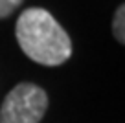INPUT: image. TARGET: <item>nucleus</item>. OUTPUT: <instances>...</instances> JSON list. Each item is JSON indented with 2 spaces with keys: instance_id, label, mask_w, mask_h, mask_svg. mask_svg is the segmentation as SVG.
<instances>
[{
  "instance_id": "obj_4",
  "label": "nucleus",
  "mask_w": 125,
  "mask_h": 123,
  "mask_svg": "<svg viewBox=\"0 0 125 123\" xmlns=\"http://www.w3.org/2000/svg\"><path fill=\"white\" fill-rule=\"evenodd\" d=\"M20 4H22V0H0V19L9 17Z\"/></svg>"
},
{
  "instance_id": "obj_3",
  "label": "nucleus",
  "mask_w": 125,
  "mask_h": 123,
  "mask_svg": "<svg viewBox=\"0 0 125 123\" xmlns=\"http://www.w3.org/2000/svg\"><path fill=\"white\" fill-rule=\"evenodd\" d=\"M112 31L114 37L120 44L125 42V8L120 6L114 13V20H112Z\"/></svg>"
},
{
  "instance_id": "obj_2",
  "label": "nucleus",
  "mask_w": 125,
  "mask_h": 123,
  "mask_svg": "<svg viewBox=\"0 0 125 123\" xmlns=\"http://www.w3.org/2000/svg\"><path fill=\"white\" fill-rule=\"evenodd\" d=\"M48 108V96L33 83H20L6 96L0 123H39Z\"/></svg>"
},
{
  "instance_id": "obj_1",
  "label": "nucleus",
  "mask_w": 125,
  "mask_h": 123,
  "mask_svg": "<svg viewBox=\"0 0 125 123\" xmlns=\"http://www.w3.org/2000/svg\"><path fill=\"white\" fill-rule=\"evenodd\" d=\"M15 33L22 51L39 64L59 66L72 55L70 37L46 9L30 8L22 11Z\"/></svg>"
}]
</instances>
